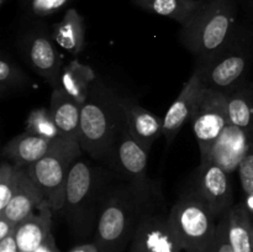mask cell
<instances>
[{
    "label": "cell",
    "instance_id": "cell-31",
    "mask_svg": "<svg viewBox=\"0 0 253 252\" xmlns=\"http://www.w3.org/2000/svg\"><path fill=\"white\" fill-rule=\"evenodd\" d=\"M15 230H16V225L6 219L4 215L0 214V240H4L10 235H14Z\"/></svg>",
    "mask_w": 253,
    "mask_h": 252
},
{
    "label": "cell",
    "instance_id": "cell-10",
    "mask_svg": "<svg viewBox=\"0 0 253 252\" xmlns=\"http://www.w3.org/2000/svg\"><path fill=\"white\" fill-rule=\"evenodd\" d=\"M190 121L199 146L200 163H204L207 162L215 141L230 124L225 94L203 89L197 109Z\"/></svg>",
    "mask_w": 253,
    "mask_h": 252
},
{
    "label": "cell",
    "instance_id": "cell-29",
    "mask_svg": "<svg viewBox=\"0 0 253 252\" xmlns=\"http://www.w3.org/2000/svg\"><path fill=\"white\" fill-rule=\"evenodd\" d=\"M237 170H239L240 182H241L245 198L251 197L253 195V146L240 163Z\"/></svg>",
    "mask_w": 253,
    "mask_h": 252
},
{
    "label": "cell",
    "instance_id": "cell-4",
    "mask_svg": "<svg viewBox=\"0 0 253 252\" xmlns=\"http://www.w3.org/2000/svg\"><path fill=\"white\" fill-rule=\"evenodd\" d=\"M237 11V0H204L180 26V42L198 62L209 59L236 39Z\"/></svg>",
    "mask_w": 253,
    "mask_h": 252
},
{
    "label": "cell",
    "instance_id": "cell-20",
    "mask_svg": "<svg viewBox=\"0 0 253 252\" xmlns=\"http://www.w3.org/2000/svg\"><path fill=\"white\" fill-rule=\"evenodd\" d=\"M51 35L57 46L72 54L81 53L85 44L83 16L74 7H68L63 19L53 25Z\"/></svg>",
    "mask_w": 253,
    "mask_h": 252
},
{
    "label": "cell",
    "instance_id": "cell-24",
    "mask_svg": "<svg viewBox=\"0 0 253 252\" xmlns=\"http://www.w3.org/2000/svg\"><path fill=\"white\" fill-rule=\"evenodd\" d=\"M225 96L230 124L253 132V84L246 82Z\"/></svg>",
    "mask_w": 253,
    "mask_h": 252
},
{
    "label": "cell",
    "instance_id": "cell-2",
    "mask_svg": "<svg viewBox=\"0 0 253 252\" xmlns=\"http://www.w3.org/2000/svg\"><path fill=\"white\" fill-rule=\"evenodd\" d=\"M158 188L156 184L145 192L127 182L110 188L93 237L99 252H123L128 247L141 215Z\"/></svg>",
    "mask_w": 253,
    "mask_h": 252
},
{
    "label": "cell",
    "instance_id": "cell-14",
    "mask_svg": "<svg viewBox=\"0 0 253 252\" xmlns=\"http://www.w3.org/2000/svg\"><path fill=\"white\" fill-rule=\"evenodd\" d=\"M203 89L204 88L200 82L199 73L194 69L190 78L185 82L179 95L173 101L163 118V136L167 146L174 142L183 126L192 120Z\"/></svg>",
    "mask_w": 253,
    "mask_h": 252
},
{
    "label": "cell",
    "instance_id": "cell-25",
    "mask_svg": "<svg viewBox=\"0 0 253 252\" xmlns=\"http://www.w3.org/2000/svg\"><path fill=\"white\" fill-rule=\"evenodd\" d=\"M30 78L26 72L12 57L2 53L0 57V98L6 99L29 86Z\"/></svg>",
    "mask_w": 253,
    "mask_h": 252
},
{
    "label": "cell",
    "instance_id": "cell-30",
    "mask_svg": "<svg viewBox=\"0 0 253 252\" xmlns=\"http://www.w3.org/2000/svg\"><path fill=\"white\" fill-rule=\"evenodd\" d=\"M212 252H234L227 237V216L217 222L216 237H215L214 251Z\"/></svg>",
    "mask_w": 253,
    "mask_h": 252
},
{
    "label": "cell",
    "instance_id": "cell-27",
    "mask_svg": "<svg viewBox=\"0 0 253 252\" xmlns=\"http://www.w3.org/2000/svg\"><path fill=\"white\" fill-rule=\"evenodd\" d=\"M73 0H19V7L30 21H41L69 6Z\"/></svg>",
    "mask_w": 253,
    "mask_h": 252
},
{
    "label": "cell",
    "instance_id": "cell-3",
    "mask_svg": "<svg viewBox=\"0 0 253 252\" xmlns=\"http://www.w3.org/2000/svg\"><path fill=\"white\" fill-rule=\"evenodd\" d=\"M110 175L86 161L78 160L69 173L64 214L72 234L78 240L94 235L99 214L110 190Z\"/></svg>",
    "mask_w": 253,
    "mask_h": 252
},
{
    "label": "cell",
    "instance_id": "cell-35",
    "mask_svg": "<svg viewBox=\"0 0 253 252\" xmlns=\"http://www.w3.org/2000/svg\"><path fill=\"white\" fill-rule=\"evenodd\" d=\"M5 2H6V0H0V4H1V5H4Z\"/></svg>",
    "mask_w": 253,
    "mask_h": 252
},
{
    "label": "cell",
    "instance_id": "cell-21",
    "mask_svg": "<svg viewBox=\"0 0 253 252\" xmlns=\"http://www.w3.org/2000/svg\"><path fill=\"white\" fill-rule=\"evenodd\" d=\"M95 83L96 76L93 69L74 59L63 66L57 88H61L82 105Z\"/></svg>",
    "mask_w": 253,
    "mask_h": 252
},
{
    "label": "cell",
    "instance_id": "cell-5",
    "mask_svg": "<svg viewBox=\"0 0 253 252\" xmlns=\"http://www.w3.org/2000/svg\"><path fill=\"white\" fill-rule=\"evenodd\" d=\"M169 221L183 251H214L219 221L194 193L188 190L173 204Z\"/></svg>",
    "mask_w": 253,
    "mask_h": 252
},
{
    "label": "cell",
    "instance_id": "cell-15",
    "mask_svg": "<svg viewBox=\"0 0 253 252\" xmlns=\"http://www.w3.org/2000/svg\"><path fill=\"white\" fill-rule=\"evenodd\" d=\"M62 143L64 142L54 143L41 136L24 131L5 143L1 153L4 160L9 161L12 165L20 168H27L56 150Z\"/></svg>",
    "mask_w": 253,
    "mask_h": 252
},
{
    "label": "cell",
    "instance_id": "cell-34",
    "mask_svg": "<svg viewBox=\"0 0 253 252\" xmlns=\"http://www.w3.org/2000/svg\"><path fill=\"white\" fill-rule=\"evenodd\" d=\"M69 252H99V250L98 247H96V245L91 241L88 242V244L77 245V246H74Z\"/></svg>",
    "mask_w": 253,
    "mask_h": 252
},
{
    "label": "cell",
    "instance_id": "cell-9",
    "mask_svg": "<svg viewBox=\"0 0 253 252\" xmlns=\"http://www.w3.org/2000/svg\"><path fill=\"white\" fill-rule=\"evenodd\" d=\"M17 48L25 63L37 76L43 78L52 89L58 86L63 64L46 24L35 21L27 27L17 39Z\"/></svg>",
    "mask_w": 253,
    "mask_h": 252
},
{
    "label": "cell",
    "instance_id": "cell-8",
    "mask_svg": "<svg viewBox=\"0 0 253 252\" xmlns=\"http://www.w3.org/2000/svg\"><path fill=\"white\" fill-rule=\"evenodd\" d=\"M172 224L169 211L163 203L160 188L153 193L146 205L132 240L128 245V252H182Z\"/></svg>",
    "mask_w": 253,
    "mask_h": 252
},
{
    "label": "cell",
    "instance_id": "cell-11",
    "mask_svg": "<svg viewBox=\"0 0 253 252\" xmlns=\"http://www.w3.org/2000/svg\"><path fill=\"white\" fill-rule=\"evenodd\" d=\"M148 155L150 152L133 137L125 121L108 165L125 182L148 192L156 187V183L147 175Z\"/></svg>",
    "mask_w": 253,
    "mask_h": 252
},
{
    "label": "cell",
    "instance_id": "cell-7",
    "mask_svg": "<svg viewBox=\"0 0 253 252\" xmlns=\"http://www.w3.org/2000/svg\"><path fill=\"white\" fill-rule=\"evenodd\" d=\"M252 58L251 47L235 39L219 53L198 62L195 71L203 88L227 94L246 83Z\"/></svg>",
    "mask_w": 253,
    "mask_h": 252
},
{
    "label": "cell",
    "instance_id": "cell-22",
    "mask_svg": "<svg viewBox=\"0 0 253 252\" xmlns=\"http://www.w3.org/2000/svg\"><path fill=\"white\" fill-rule=\"evenodd\" d=\"M138 9L174 20L183 26L199 10L204 0H131Z\"/></svg>",
    "mask_w": 253,
    "mask_h": 252
},
{
    "label": "cell",
    "instance_id": "cell-33",
    "mask_svg": "<svg viewBox=\"0 0 253 252\" xmlns=\"http://www.w3.org/2000/svg\"><path fill=\"white\" fill-rule=\"evenodd\" d=\"M35 252H61V251H59V249L57 247L53 235L51 234L48 237H47L46 241H44L43 244H42Z\"/></svg>",
    "mask_w": 253,
    "mask_h": 252
},
{
    "label": "cell",
    "instance_id": "cell-12",
    "mask_svg": "<svg viewBox=\"0 0 253 252\" xmlns=\"http://www.w3.org/2000/svg\"><path fill=\"white\" fill-rule=\"evenodd\" d=\"M189 190L209 208L217 221L227 216L235 205L230 174L210 161L200 163Z\"/></svg>",
    "mask_w": 253,
    "mask_h": 252
},
{
    "label": "cell",
    "instance_id": "cell-28",
    "mask_svg": "<svg viewBox=\"0 0 253 252\" xmlns=\"http://www.w3.org/2000/svg\"><path fill=\"white\" fill-rule=\"evenodd\" d=\"M22 168L4 160L0 165V211L6 208L16 192Z\"/></svg>",
    "mask_w": 253,
    "mask_h": 252
},
{
    "label": "cell",
    "instance_id": "cell-32",
    "mask_svg": "<svg viewBox=\"0 0 253 252\" xmlns=\"http://www.w3.org/2000/svg\"><path fill=\"white\" fill-rule=\"evenodd\" d=\"M0 252H20L14 235H10L4 240H0Z\"/></svg>",
    "mask_w": 253,
    "mask_h": 252
},
{
    "label": "cell",
    "instance_id": "cell-26",
    "mask_svg": "<svg viewBox=\"0 0 253 252\" xmlns=\"http://www.w3.org/2000/svg\"><path fill=\"white\" fill-rule=\"evenodd\" d=\"M25 131L41 136L54 143L66 142L67 140L54 123L49 109L37 108L30 111L25 123ZM74 142V141H73Z\"/></svg>",
    "mask_w": 253,
    "mask_h": 252
},
{
    "label": "cell",
    "instance_id": "cell-18",
    "mask_svg": "<svg viewBox=\"0 0 253 252\" xmlns=\"http://www.w3.org/2000/svg\"><path fill=\"white\" fill-rule=\"evenodd\" d=\"M43 202L44 198L42 193L31 177L27 174L26 170L22 168L16 192L0 214L17 225L34 214L35 210L39 209Z\"/></svg>",
    "mask_w": 253,
    "mask_h": 252
},
{
    "label": "cell",
    "instance_id": "cell-6",
    "mask_svg": "<svg viewBox=\"0 0 253 252\" xmlns=\"http://www.w3.org/2000/svg\"><path fill=\"white\" fill-rule=\"evenodd\" d=\"M78 142L68 141L59 145L43 158L24 168L51 205L53 212L62 211L66 202V189L69 173L82 155Z\"/></svg>",
    "mask_w": 253,
    "mask_h": 252
},
{
    "label": "cell",
    "instance_id": "cell-17",
    "mask_svg": "<svg viewBox=\"0 0 253 252\" xmlns=\"http://www.w3.org/2000/svg\"><path fill=\"white\" fill-rule=\"evenodd\" d=\"M51 205L44 200L36 212L16 225L15 240L20 252H35L52 234Z\"/></svg>",
    "mask_w": 253,
    "mask_h": 252
},
{
    "label": "cell",
    "instance_id": "cell-13",
    "mask_svg": "<svg viewBox=\"0 0 253 252\" xmlns=\"http://www.w3.org/2000/svg\"><path fill=\"white\" fill-rule=\"evenodd\" d=\"M253 146V132L229 124L210 150L208 160L229 174L239 169L240 163Z\"/></svg>",
    "mask_w": 253,
    "mask_h": 252
},
{
    "label": "cell",
    "instance_id": "cell-16",
    "mask_svg": "<svg viewBox=\"0 0 253 252\" xmlns=\"http://www.w3.org/2000/svg\"><path fill=\"white\" fill-rule=\"evenodd\" d=\"M123 110L130 132L150 152L155 141L163 136V119L128 98H123Z\"/></svg>",
    "mask_w": 253,
    "mask_h": 252
},
{
    "label": "cell",
    "instance_id": "cell-1",
    "mask_svg": "<svg viewBox=\"0 0 253 252\" xmlns=\"http://www.w3.org/2000/svg\"><path fill=\"white\" fill-rule=\"evenodd\" d=\"M125 125L123 96L96 82L82 104L79 145L91 158L109 163Z\"/></svg>",
    "mask_w": 253,
    "mask_h": 252
},
{
    "label": "cell",
    "instance_id": "cell-23",
    "mask_svg": "<svg viewBox=\"0 0 253 252\" xmlns=\"http://www.w3.org/2000/svg\"><path fill=\"white\" fill-rule=\"evenodd\" d=\"M227 237L234 252H253V220L244 203L227 215Z\"/></svg>",
    "mask_w": 253,
    "mask_h": 252
},
{
    "label": "cell",
    "instance_id": "cell-36",
    "mask_svg": "<svg viewBox=\"0 0 253 252\" xmlns=\"http://www.w3.org/2000/svg\"><path fill=\"white\" fill-rule=\"evenodd\" d=\"M250 2H251V4H252V6H253V0H250Z\"/></svg>",
    "mask_w": 253,
    "mask_h": 252
},
{
    "label": "cell",
    "instance_id": "cell-19",
    "mask_svg": "<svg viewBox=\"0 0 253 252\" xmlns=\"http://www.w3.org/2000/svg\"><path fill=\"white\" fill-rule=\"evenodd\" d=\"M49 111L62 135L79 143L82 105L61 88H53L49 100Z\"/></svg>",
    "mask_w": 253,
    "mask_h": 252
}]
</instances>
